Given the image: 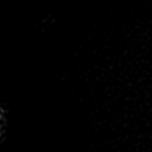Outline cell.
Here are the masks:
<instances>
[{
  "label": "cell",
  "instance_id": "6da1fadb",
  "mask_svg": "<svg viewBox=\"0 0 152 152\" xmlns=\"http://www.w3.org/2000/svg\"><path fill=\"white\" fill-rule=\"evenodd\" d=\"M4 129H6V115H4V111H3V108L0 106V136L3 134Z\"/></svg>",
  "mask_w": 152,
  "mask_h": 152
}]
</instances>
